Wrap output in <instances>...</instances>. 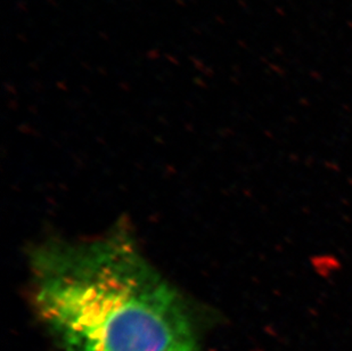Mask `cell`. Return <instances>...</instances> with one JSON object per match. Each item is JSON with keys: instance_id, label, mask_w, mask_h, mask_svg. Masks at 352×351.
Returning a JSON list of instances; mask_svg holds the SVG:
<instances>
[{"instance_id": "1", "label": "cell", "mask_w": 352, "mask_h": 351, "mask_svg": "<svg viewBox=\"0 0 352 351\" xmlns=\"http://www.w3.org/2000/svg\"><path fill=\"white\" fill-rule=\"evenodd\" d=\"M34 305L65 351H199L176 290L121 234L34 250Z\"/></svg>"}]
</instances>
